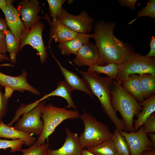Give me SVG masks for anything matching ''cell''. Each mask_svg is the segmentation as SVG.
Masks as SVG:
<instances>
[{"instance_id":"43","label":"cell","mask_w":155,"mask_h":155,"mask_svg":"<svg viewBox=\"0 0 155 155\" xmlns=\"http://www.w3.org/2000/svg\"><path fill=\"white\" fill-rule=\"evenodd\" d=\"M81 155H96L86 149H84Z\"/></svg>"},{"instance_id":"33","label":"cell","mask_w":155,"mask_h":155,"mask_svg":"<svg viewBox=\"0 0 155 155\" xmlns=\"http://www.w3.org/2000/svg\"><path fill=\"white\" fill-rule=\"evenodd\" d=\"M142 126L147 133L155 132V113L152 114L146 120Z\"/></svg>"},{"instance_id":"38","label":"cell","mask_w":155,"mask_h":155,"mask_svg":"<svg viewBox=\"0 0 155 155\" xmlns=\"http://www.w3.org/2000/svg\"><path fill=\"white\" fill-rule=\"evenodd\" d=\"M8 26L6 21L0 17V31H6L8 29Z\"/></svg>"},{"instance_id":"17","label":"cell","mask_w":155,"mask_h":155,"mask_svg":"<svg viewBox=\"0 0 155 155\" xmlns=\"http://www.w3.org/2000/svg\"><path fill=\"white\" fill-rule=\"evenodd\" d=\"M52 56L57 62L63 76L65 81L73 91L78 90L83 92L94 99L90 87L87 82L80 78L74 72L70 71L63 67L60 61L55 57L52 51Z\"/></svg>"},{"instance_id":"11","label":"cell","mask_w":155,"mask_h":155,"mask_svg":"<svg viewBox=\"0 0 155 155\" xmlns=\"http://www.w3.org/2000/svg\"><path fill=\"white\" fill-rule=\"evenodd\" d=\"M18 5L17 9L27 30L30 29L42 18L38 15L41 8L37 0H22L18 3Z\"/></svg>"},{"instance_id":"5","label":"cell","mask_w":155,"mask_h":155,"mask_svg":"<svg viewBox=\"0 0 155 155\" xmlns=\"http://www.w3.org/2000/svg\"><path fill=\"white\" fill-rule=\"evenodd\" d=\"M80 118L84 125V129L79 137L82 148L94 146L108 139H111L113 133L104 123L86 111L80 114Z\"/></svg>"},{"instance_id":"20","label":"cell","mask_w":155,"mask_h":155,"mask_svg":"<svg viewBox=\"0 0 155 155\" xmlns=\"http://www.w3.org/2000/svg\"><path fill=\"white\" fill-rule=\"evenodd\" d=\"M0 137L11 139L13 140L21 139L27 146L33 144L36 141L33 134L19 131L6 125L1 121L0 122Z\"/></svg>"},{"instance_id":"21","label":"cell","mask_w":155,"mask_h":155,"mask_svg":"<svg viewBox=\"0 0 155 155\" xmlns=\"http://www.w3.org/2000/svg\"><path fill=\"white\" fill-rule=\"evenodd\" d=\"M139 104L143 106L142 111L136 116L137 118L133 121L134 132H136L148 117L155 111V95L142 101Z\"/></svg>"},{"instance_id":"7","label":"cell","mask_w":155,"mask_h":155,"mask_svg":"<svg viewBox=\"0 0 155 155\" xmlns=\"http://www.w3.org/2000/svg\"><path fill=\"white\" fill-rule=\"evenodd\" d=\"M46 100L40 102L30 111L24 113L22 118L13 127L24 132L40 136L44 127L41 117Z\"/></svg>"},{"instance_id":"42","label":"cell","mask_w":155,"mask_h":155,"mask_svg":"<svg viewBox=\"0 0 155 155\" xmlns=\"http://www.w3.org/2000/svg\"><path fill=\"white\" fill-rule=\"evenodd\" d=\"M141 155H155V149L145 151Z\"/></svg>"},{"instance_id":"32","label":"cell","mask_w":155,"mask_h":155,"mask_svg":"<svg viewBox=\"0 0 155 155\" xmlns=\"http://www.w3.org/2000/svg\"><path fill=\"white\" fill-rule=\"evenodd\" d=\"M1 87L0 85V122L7 112L9 99L4 96L2 92Z\"/></svg>"},{"instance_id":"16","label":"cell","mask_w":155,"mask_h":155,"mask_svg":"<svg viewBox=\"0 0 155 155\" xmlns=\"http://www.w3.org/2000/svg\"><path fill=\"white\" fill-rule=\"evenodd\" d=\"M73 60L74 65L78 67H89L98 64L99 53L96 45L90 42L83 44Z\"/></svg>"},{"instance_id":"36","label":"cell","mask_w":155,"mask_h":155,"mask_svg":"<svg viewBox=\"0 0 155 155\" xmlns=\"http://www.w3.org/2000/svg\"><path fill=\"white\" fill-rule=\"evenodd\" d=\"M150 45V50L149 53L145 56L149 58H152V57H155V38L154 36L151 38Z\"/></svg>"},{"instance_id":"44","label":"cell","mask_w":155,"mask_h":155,"mask_svg":"<svg viewBox=\"0 0 155 155\" xmlns=\"http://www.w3.org/2000/svg\"><path fill=\"white\" fill-rule=\"evenodd\" d=\"M13 66V65L12 64H10L9 63H3L0 64V67H12Z\"/></svg>"},{"instance_id":"35","label":"cell","mask_w":155,"mask_h":155,"mask_svg":"<svg viewBox=\"0 0 155 155\" xmlns=\"http://www.w3.org/2000/svg\"><path fill=\"white\" fill-rule=\"evenodd\" d=\"M119 2L122 6L129 7L133 10L135 9V5L137 0H120Z\"/></svg>"},{"instance_id":"24","label":"cell","mask_w":155,"mask_h":155,"mask_svg":"<svg viewBox=\"0 0 155 155\" xmlns=\"http://www.w3.org/2000/svg\"><path fill=\"white\" fill-rule=\"evenodd\" d=\"M87 149L96 155H116L112 138L106 140L97 145Z\"/></svg>"},{"instance_id":"37","label":"cell","mask_w":155,"mask_h":155,"mask_svg":"<svg viewBox=\"0 0 155 155\" xmlns=\"http://www.w3.org/2000/svg\"><path fill=\"white\" fill-rule=\"evenodd\" d=\"M4 87L5 93L4 94V96L6 98L9 99L11 97L14 91L10 87L6 86Z\"/></svg>"},{"instance_id":"19","label":"cell","mask_w":155,"mask_h":155,"mask_svg":"<svg viewBox=\"0 0 155 155\" xmlns=\"http://www.w3.org/2000/svg\"><path fill=\"white\" fill-rule=\"evenodd\" d=\"M92 36V34L78 33L77 36L72 39L59 43L58 47L63 55L69 56L73 54L76 55L83 44L90 42Z\"/></svg>"},{"instance_id":"27","label":"cell","mask_w":155,"mask_h":155,"mask_svg":"<svg viewBox=\"0 0 155 155\" xmlns=\"http://www.w3.org/2000/svg\"><path fill=\"white\" fill-rule=\"evenodd\" d=\"M112 139L116 155H130L128 143L119 130L116 129L114 131Z\"/></svg>"},{"instance_id":"2","label":"cell","mask_w":155,"mask_h":155,"mask_svg":"<svg viewBox=\"0 0 155 155\" xmlns=\"http://www.w3.org/2000/svg\"><path fill=\"white\" fill-rule=\"evenodd\" d=\"M79 71L88 84L93 94L98 99L104 112L114 123L116 129L119 131H125L124 121L117 117L111 104V91L114 80L108 76H101L94 72L80 70Z\"/></svg>"},{"instance_id":"28","label":"cell","mask_w":155,"mask_h":155,"mask_svg":"<svg viewBox=\"0 0 155 155\" xmlns=\"http://www.w3.org/2000/svg\"><path fill=\"white\" fill-rule=\"evenodd\" d=\"M49 148L48 143L39 146L35 142L28 148L22 149L21 151L22 155H47Z\"/></svg>"},{"instance_id":"6","label":"cell","mask_w":155,"mask_h":155,"mask_svg":"<svg viewBox=\"0 0 155 155\" xmlns=\"http://www.w3.org/2000/svg\"><path fill=\"white\" fill-rule=\"evenodd\" d=\"M150 73L155 76V59L135 53L119 66L115 80L120 84L131 74Z\"/></svg>"},{"instance_id":"8","label":"cell","mask_w":155,"mask_h":155,"mask_svg":"<svg viewBox=\"0 0 155 155\" xmlns=\"http://www.w3.org/2000/svg\"><path fill=\"white\" fill-rule=\"evenodd\" d=\"M44 26V23L40 21L30 29L27 30L21 38L19 48L20 51L25 45H30L37 51L42 64L44 63L48 58L47 48L44 45L42 36Z\"/></svg>"},{"instance_id":"34","label":"cell","mask_w":155,"mask_h":155,"mask_svg":"<svg viewBox=\"0 0 155 155\" xmlns=\"http://www.w3.org/2000/svg\"><path fill=\"white\" fill-rule=\"evenodd\" d=\"M5 32L0 31V54H5L7 52L6 46Z\"/></svg>"},{"instance_id":"13","label":"cell","mask_w":155,"mask_h":155,"mask_svg":"<svg viewBox=\"0 0 155 155\" xmlns=\"http://www.w3.org/2000/svg\"><path fill=\"white\" fill-rule=\"evenodd\" d=\"M13 0H7V4L2 10L8 28L20 43L21 38L27 30L20 17L17 9L13 6Z\"/></svg>"},{"instance_id":"9","label":"cell","mask_w":155,"mask_h":155,"mask_svg":"<svg viewBox=\"0 0 155 155\" xmlns=\"http://www.w3.org/2000/svg\"><path fill=\"white\" fill-rule=\"evenodd\" d=\"M72 30L80 33L88 34L92 30L93 18L85 11L78 15L69 13L63 8L60 17L57 19Z\"/></svg>"},{"instance_id":"40","label":"cell","mask_w":155,"mask_h":155,"mask_svg":"<svg viewBox=\"0 0 155 155\" xmlns=\"http://www.w3.org/2000/svg\"><path fill=\"white\" fill-rule=\"evenodd\" d=\"M5 60L10 61L9 57L5 54H0V61L3 62Z\"/></svg>"},{"instance_id":"12","label":"cell","mask_w":155,"mask_h":155,"mask_svg":"<svg viewBox=\"0 0 155 155\" xmlns=\"http://www.w3.org/2000/svg\"><path fill=\"white\" fill-rule=\"evenodd\" d=\"M28 73L26 70L22 71L21 74L17 76L5 74L0 71V85L2 87L8 86L14 91L23 92L28 91L38 96L40 93L38 90L31 85L28 82Z\"/></svg>"},{"instance_id":"14","label":"cell","mask_w":155,"mask_h":155,"mask_svg":"<svg viewBox=\"0 0 155 155\" xmlns=\"http://www.w3.org/2000/svg\"><path fill=\"white\" fill-rule=\"evenodd\" d=\"M65 131L66 136L62 146L56 150L49 148L47 155H81L84 149L78 134L73 133L67 127Z\"/></svg>"},{"instance_id":"3","label":"cell","mask_w":155,"mask_h":155,"mask_svg":"<svg viewBox=\"0 0 155 155\" xmlns=\"http://www.w3.org/2000/svg\"><path fill=\"white\" fill-rule=\"evenodd\" d=\"M111 104L116 112L121 116L126 126L125 131H134L133 119L142 111L143 108L135 98L115 80L113 81L111 89Z\"/></svg>"},{"instance_id":"41","label":"cell","mask_w":155,"mask_h":155,"mask_svg":"<svg viewBox=\"0 0 155 155\" xmlns=\"http://www.w3.org/2000/svg\"><path fill=\"white\" fill-rule=\"evenodd\" d=\"M7 4V0H0V9L2 10Z\"/></svg>"},{"instance_id":"1","label":"cell","mask_w":155,"mask_h":155,"mask_svg":"<svg viewBox=\"0 0 155 155\" xmlns=\"http://www.w3.org/2000/svg\"><path fill=\"white\" fill-rule=\"evenodd\" d=\"M115 26L114 23L102 21L95 24L92 38L95 40L99 53L98 65L113 63L119 66L135 53L114 35Z\"/></svg>"},{"instance_id":"30","label":"cell","mask_w":155,"mask_h":155,"mask_svg":"<svg viewBox=\"0 0 155 155\" xmlns=\"http://www.w3.org/2000/svg\"><path fill=\"white\" fill-rule=\"evenodd\" d=\"M24 144V141L21 139L9 140L0 139V149L6 150L9 148L11 149L10 152L12 153L21 151L22 147Z\"/></svg>"},{"instance_id":"4","label":"cell","mask_w":155,"mask_h":155,"mask_svg":"<svg viewBox=\"0 0 155 155\" xmlns=\"http://www.w3.org/2000/svg\"><path fill=\"white\" fill-rule=\"evenodd\" d=\"M80 115L78 110H67L66 107L56 106L51 103L45 104L41 117L44 123L43 129L35 142L39 146L44 144L61 123L68 119H78Z\"/></svg>"},{"instance_id":"26","label":"cell","mask_w":155,"mask_h":155,"mask_svg":"<svg viewBox=\"0 0 155 155\" xmlns=\"http://www.w3.org/2000/svg\"><path fill=\"white\" fill-rule=\"evenodd\" d=\"M119 69V65L111 63L104 66L95 65L89 66L87 71L94 72L99 74H104L110 78L115 80L118 73Z\"/></svg>"},{"instance_id":"31","label":"cell","mask_w":155,"mask_h":155,"mask_svg":"<svg viewBox=\"0 0 155 155\" xmlns=\"http://www.w3.org/2000/svg\"><path fill=\"white\" fill-rule=\"evenodd\" d=\"M137 17L128 23L132 24L135 20L142 16H147L155 18V0H150L146 7L137 13Z\"/></svg>"},{"instance_id":"18","label":"cell","mask_w":155,"mask_h":155,"mask_svg":"<svg viewBox=\"0 0 155 155\" xmlns=\"http://www.w3.org/2000/svg\"><path fill=\"white\" fill-rule=\"evenodd\" d=\"M72 91V89L65 81H61L58 82L57 88L54 90L44 95L41 98L33 102V104L34 106H36L50 97L58 96L62 97L66 101L67 104V106L65 107L66 108H72L75 110H78L72 100L71 96Z\"/></svg>"},{"instance_id":"25","label":"cell","mask_w":155,"mask_h":155,"mask_svg":"<svg viewBox=\"0 0 155 155\" xmlns=\"http://www.w3.org/2000/svg\"><path fill=\"white\" fill-rule=\"evenodd\" d=\"M5 33L6 46L7 52L9 53L10 61L12 63H16V56L19 51L20 43L9 29L5 31Z\"/></svg>"},{"instance_id":"29","label":"cell","mask_w":155,"mask_h":155,"mask_svg":"<svg viewBox=\"0 0 155 155\" xmlns=\"http://www.w3.org/2000/svg\"><path fill=\"white\" fill-rule=\"evenodd\" d=\"M66 0H47L50 13L52 18L58 19L60 17L63 8L62 6Z\"/></svg>"},{"instance_id":"22","label":"cell","mask_w":155,"mask_h":155,"mask_svg":"<svg viewBox=\"0 0 155 155\" xmlns=\"http://www.w3.org/2000/svg\"><path fill=\"white\" fill-rule=\"evenodd\" d=\"M121 84L122 86L137 101L140 102L144 100L140 87L138 75H130Z\"/></svg>"},{"instance_id":"15","label":"cell","mask_w":155,"mask_h":155,"mask_svg":"<svg viewBox=\"0 0 155 155\" xmlns=\"http://www.w3.org/2000/svg\"><path fill=\"white\" fill-rule=\"evenodd\" d=\"M43 18L48 22L50 25V38L48 42L50 48L52 39L55 42L62 43L74 38L78 33L63 25L57 19L52 18L51 20L48 15H46Z\"/></svg>"},{"instance_id":"10","label":"cell","mask_w":155,"mask_h":155,"mask_svg":"<svg viewBox=\"0 0 155 155\" xmlns=\"http://www.w3.org/2000/svg\"><path fill=\"white\" fill-rule=\"evenodd\" d=\"M136 132L119 131L129 145L130 155H141L145 151L154 149L146 130L142 125Z\"/></svg>"},{"instance_id":"39","label":"cell","mask_w":155,"mask_h":155,"mask_svg":"<svg viewBox=\"0 0 155 155\" xmlns=\"http://www.w3.org/2000/svg\"><path fill=\"white\" fill-rule=\"evenodd\" d=\"M148 134L150 137V140L152 144L153 148L154 149H155V134L154 133H150Z\"/></svg>"},{"instance_id":"23","label":"cell","mask_w":155,"mask_h":155,"mask_svg":"<svg viewBox=\"0 0 155 155\" xmlns=\"http://www.w3.org/2000/svg\"><path fill=\"white\" fill-rule=\"evenodd\" d=\"M138 75L140 87L144 98L154 95L155 76L148 73Z\"/></svg>"}]
</instances>
